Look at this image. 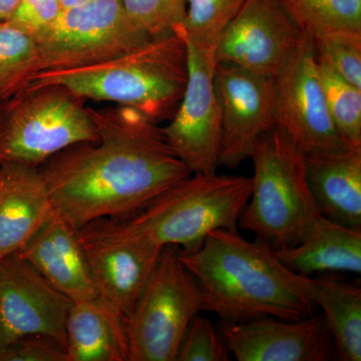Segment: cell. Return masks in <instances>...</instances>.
I'll return each instance as SVG.
<instances>
[{
	"instance_id": "obj_1",
	"label": "cell",
	"mask_w": 361,
	"mask_h": 361,
	"mask_svg": "<svg viewBox=\"0 0 361 361\" xmlns=\"http://www.w3.org/2000/svg\"><path fill=\"white\" fill-rule=\"evenodd\" d=\"M97 142L59 152L40 166L52 207L73 227L133 217L192 175L159 123L130 106L90 109Z\"/></svg>"
},
{
	"instance_id": "obj_2",
	"label": "cell",
	"mask_w": 361,
	"mask_h": 361,
	"mask_svg": "<svg viewBox=\"0 0 361 361\" xmlns=\"http://www.w3.org/2000/svg\"><path fill=\"white\" fill-rule=\"evenodd\" d=\"M179 256L200 287L202 310L220 323L296 320L313 313L308 276L288 269L272 249L237 229L213 230L196 249L179 248Z\"/></svg>"
},
{
	"instance_id": "obj_3",
	"label": "cell",
	"mask_w": 361,
	"mask_h": 361,
	"mask_svg": "<svg viewBox=\"0 0 361 361\" xmlns=\"http://www.w3.org/2000/svg\"><path fill=\"white\" fill-rule=\"evenodd\" d=\"M187 80L186 44L174 32L96 65L39 71L30 84L61 85L85 101L130 106L159 123L174 115Z\"/></svg>"
},
{
	"instance_id": "obj_4",
	"label": "cell",
	"mask_w": 361,
	"mask_h": 361,
	"mask_svg": "<svg viewBox=\"0 0 361 361\" xmlns=\"http://www.w3.org/2000/svg\"><path fill=\"white\" fill-rule=\"evenodd\" d=\"M251 192L252 179L244 176L192 174L133 217L116 222L126 234L160 248L193 250L209 232L238 228Z\"/></svg>"
},
{
	"instance_id": "obj_5",
	"label": "cell",
	"mask_w": 361,
	"mask_h": 361,
	"mask_svg": "<svg viewBox=\"0 0 361 361\" xmlns=\"http://www.w3.org/2000/svg\"><path fill=\"white\" fill-rule=\"evenodd\" d=\"M252 192L238 227L273 251L296 245L319 215L306 180L304 155L275 129L256 142Z\"/></svg>"
},
{
	"instance_id": "obj_6",
	"label": "cell",
	"mask_w": 361,
	"mask_h": 361,
	"mask_svg": "<svg viewBox=\"0 0 361 361\" xmlns=\"http://www.w3.org/2000/svg\"><path fill=\"white\" fill-rule=\"evenodd\" d=\"M97 140L85 99L61 85L32 82L2 106L0 163L39 168L63 149Z\"/></svg>"
},
{
	"instance_id": "obj_7",
	"label": "cell",
	"mask_w": 361,
	"mask_h": 361,
	"mask_svg": "<svg viewBox=\"0 0 361 361\" xmlns=\"http://www.w3.org/2000/svg\"><path fill=\"white\" fill-rule=\"evenodd\" d=\"M200 311L201 289L180 261L179 247H164L134 310L123 319L129 361H176L185 330Z\"/></svg>"
},
{
	"instance_id": "obj_8",
	"label": "cell",
	"mask_w": 361,
	"mask_h": 361,
	"mask_svg": "<svg viewBox=\"0 0 361 361\" xmlns=\"http://www.w3.org/2000/svg\"><path fill=\"white\" fill-rule=\"evenodd\" d=\"M35 39L37 73L96 65L152 39L132 23L121 0H87L63 8L58 20Z\"/></svg>"
},
{
	"instance_id": "obj_9",
	"label": "cell",
	"mask_w": 361,
	"mask_h": 361,
	"mask_svg": "<svg viewBox=\"0 0 361 361\" xmlns=\"http://www.w3.org/2000/svg\"><path fill=\"white\" fill-rule=\"evenodd\" d=\"M274 128L303 155L348 145L327 110L314 39L310 32H302L300 42L274 75Z\"/></svg>"
},
{
	"instance_id": "obj_10",
	"label": "cell",
	"mask_w": 361,
	"mask_h": 361,
	"mask_svg": "<svg viewBox=\"0 0 361 361\" xmlns=\"http://www.w3.org/2000/svg\"><path fill=\"white\" fill-rule=\"evenodd\" d=\"M185 44L186 87L170 123L161 130L171 149L192 174H214L220 167L221 147L220 106L214 82L217 61L214 54L186 40Z\"/></svg>"
},
{
	"instance_id": "obj_11",
	"label": "cell",
	"mask_w": 361,
	"mask_h": 361,
	"mask_svg": "<svg viewBox=\"0 0 361 361\" xmlns=\"http://www.w3.org/2000/svg\"><path fill=\"white\" fill-rule=\"evenodd\" d=\"M78 236L99 298L125 319L134 310L163 248L126 234L115 219L82 226Z\"/></svg>"
},
{
	"instance_id": "obj_12",
	"label": "cell",
	"mask_w": 361,
	"mask_h": 361,
	"mask_svg": "<svg viewBox=\"0 0 361 361\" xmlns=\"http://www.w3.org/2000/svg\"><path fill=\"white\" fill-rule=\"evenodd\" d=\"M73 303L18 254L2 259L0 351L35 334L51 337L66 348V320Z\"/></svg>"
},
{
	"instance_id": "obj_13",
	"label": "cell",
	"mask_w": 361,
	"mask_h": 361,
	"mask_svg": "<svg viewBox=\"0 0 361 361\" xmlns=\"http://www.w3.org/2000/svg\"><path fill=\"white\" fill-rule=\"evenodd\" d=\"M214 82L221 114L219 165L237 168L274 129V77L217 63Z\"/></svg>"
},
{
	"instance_id": "obj_14",
	"label": "cell",
	"mask_w": 361,
	"mask_h": 361,
	"mask_svg": "<svg viewBox=\"0 0 361 361\" xmlns=\"http://www.w3.org/2000/svg\"><path fill=\"white\" fill-rule=\"evenodd\" d=\"M302 32L279 0H245L221 33L216 61L274 77Z\"/></svg>"
},
{
	"instance_id": "obj_15",
	"label": "cell",
	"mask_w": 361,
	"mask_h": 361,
	"mask_svg": "<svg viewBox=\"0 0 361 361\" xmlns=\"http://www.w3.org/2000/svg\"><path fill=\"white\" fill-rule=\"evenodd\" d=\"M218 329L230 355L239 361H327L336 351L323 314L220 323Z\"/></svg>"
},
{
	"instance_id": "obj_16",
	"label": "cell",
	"mask_w": 361,
	"mask_h": 361,
	"mask_svg": "<svg viewBox=\"0 0 361 361\" xmlns=\"http://www.w3.org/2000/svg\"><path fill=\"white\" fill-rule=\"evenodd\" d=\"M16 254L73 302L99 297L78 229L54 207Z\"/></svg>"
},
{
	"instance_id": "obj_17",
	"label": "cell",
	"mask_w": 361,
	"mask_h": 361,
	"mask_svg": "<svg viewBox=\"0 0 361 361\" xmlns=\"http://www.w3.org/2000/svg\"><path fill=\"white\" fill-rule=\"evenodd\" d=\"M306 180L318 212L361 229V146L304 155Z\"/></svg>"
},
{
	"instance_id": "obj_18",
	"label": "cell",
	"mask_w": 361,
	"mask_h": 361,
	"mask_svg": "<svg viewBox=\"0 0 361 361\" xmlns=\"http://www.w3.org/2000/svg\"><path fill=\"white\" fill-rule=\"evenodd\" d=\"M52 209L39 169L4 161L0 165V261L18 253Z\"/></svg>"
},
{
	"instance_id": "obj_19",
	"label": "cell",
	"mask_w": 361,
	"mask_h": 361,
	"mask_svg": "<svg viewBox=\"0 0 361 361\" xmlns=\"http://www.w3.org/2000/svg\"><path fill=\"white\" fill-rule=\"evenodd\" d=\"M288 269L311 276L316 273L361 272V229L315 218L296 245L274 251Z\"/></svg>"
},
{
	"instance_id": "obj_20",
	"label": "cell",
	"mask_w": 361,
	"mask_h": 361,
	"mask_svg": "<svg viewBox=\"0 0 361 361\" xmlns=\"http://www.w3.org/2000/svg\"><path fill=\"white\" fill-rule=\"evenodd\" d=\"M66 341L68 361H129L123 318L99 297L73 303Z\"/></svg>"
},
{
	"instance_id": "obj_21",
	"label": "cell",
	"mask_w": 361,
	"mask_h": 361,
	"mask_svg": "<svg viewBox=\"0 0 361 361\" xmlns=\"http://www.w3.org/2000/svg\"><path fill=\"white\" fill-rule=\"evenodd\" d=\"M307 294L322 308L339 360H361V289L336 278L308 276Z\"/></svg>"
},
{
	"instance_id": "obj_22",
	"label": "cell",
	"mask_w": 361,
	"mask_h": 361,
	"mask_svg": "<svg viewBox=\"0 0 361 361\" xmlns=\"http://www.w3.org/2000/svg\"><path fill=\"white\" fill-rule=\"evenodd\" d=\"M39 71L35 37L9 20L0 21V102L25 90Z\"/></svg>"
},
{
	"instance_id": "obj_23",
	"label": "cell",
	"mask_w": 361,
	"mask_h": 361,
	"mask_svg": "<svg viewBox=\"0 0 361 361\" xmlns=\"http://www.w3.org/2000/svg\"><path fill=\"white\" fill-rule=\"evenodd\" d=\"M302 32H361V0H279Z\"/></svg>"
},
{
	"instance_id": "obj_24",
	"label": "cell",
	"mask_w": 361,
	"mask_h": 361,
	"mask_svg": "<svg viewBox=\"0 0 361 361\" xmlns=\"http://www.w3.org/2000/svg\"><path fill=\"white\" fill-rule=\"evenodd\" d=\"M244 2L245 0H186V16L174 32L215 56L221 33Z\"/></svg>"
},
{
	"instance_id": "obj_25",
	"label": "cell",
	"mask_w": 361,
	"mask_h": 361,
	"mask_svg": "<svg viewBox=\"0 0 361 361\" xmlns=\"http://www.w3.org/2000/svg\"><path fill=\"white\" fill-rule=\"evenodd\" d=\"M317 68L327 110L337 132L346 144L361 146V89L318 59Z\"/></svg>"
},
{
	"instance_id": "obj_26",
	"label": "cell",
	"mask_w": 361,
	"mask_h": 361,
	"mask_svg": "<svg viewBox=\"0 0 361 361\" xmlns=\"http://www.w3.org/2000/svg\"><path fill=\"white\" fill-rule=\"evenodd\" d=\"M313 39L317 59L361 89V32H329Z\"/></svg>"
},
{
	"instance_id": "obj_27",
	"label": "cell",
	"mask_w": 361,
	"mask_h": 361,
	"mask_svg": "<svg viewBox=\"0 0 361 361\" xmlns=\"http://www.w3.org/2000/svg\"><path fill=\"white\" fill-rule=\"evenodd\" d=\"M121 4L149 39L172 35L186 16V0H121Z\"/></svg>"
},
{
	"instance_id": "obj_28",
	"label": "cell",
	"mask_w": 361,
	"mask_h": 361,
	"mask_svg": "<svg viewBox=\"0 0 361 361\" xmlns=\"http://www.w3.org/2000/svg\"><path fill=\"white\" fill-rule=\"evenodd\" d=\"M227 360H230V351L219 329L203 316H195L180 339L176 361Z\"/></svg>"
},
{
	"instance_id": "obj_29",
	"label": "cell",
	"mask_w": 361,
	"mask_h": 361,
	"mask_svg": "<svg viewBox=\"0 0 361 361\" xmlns=\"http://www.w3.org/2000/svg\"><path fill=\"white\" fill-rule=\"evenodd\" d=\"M0 361H68L65 346L49 336H27L0 351Z\"/></svg>"
},
{
	"instance_id": "obj_30",
	"label": "cell",
	"mask_w": 361,
	"mask_h": 361,
	"mask_svg": "<svg viewBox=\"0 0 361 361\" xmlns=\"http://www.w3.org/2000/svg\"><path fill=\"white\" fill-rule=\"evenodd\" d=\"M63 9L59 0H20L9 20L35 37L58 20Z\"/></svg>"
},
{
	"instance_id": "obj_31",
	"label": "cell",
	"mask_w": 361,
	"mask_h": 361,
	"mask_svg": "<svg viewBox=\"0 0 361 361\" xmlns=\"http://www.w3.org/2000/svg\"><path fill=\"white\" fill-rule=\"evenodd\" d=\"M20 0H0V21L11 18Z\"/></svg>"
},
{
	"instance_id": "obj_32",
	"label": "cell",
	"mask_w": 361,
	"mask_h": 361,
	"mask_svg": "<svg viewBox=\"0 0 361 361\" xmlns=\"http://www.w3.org/2000/svg\"><path fill=\"white\" fill-rule=\"evenodd\" d=\"M59 1L63 8H71V7L80 6V4L87 2V0H59Z\"/></svg>"
},
{
	"instance_id": "obj_33",
	"label": "cell",
	"mask_w": 361,
	"mask_h": 361,
	"mask_svg": "<svg viewBox=\"0 0 361 361\" xmlns=\"http://www.w3.org/2000/svg\"><path fill=\"white\" fill-rule=\"evenodd\" d=\"M4 103H1V102H0V114H1L2 106H4Z\"/></svg>"
},
{
	"instance_id": "obj_34",
	"label": "cell",
	"mask_w": 361,
	"mask_h": 361,
	"mask_svg": "<svg viewBox=\"0 0 361 361\" xmlns=\"http://www.w3.org/2000/svg\"><path fill=\"white\" fill-rule=\"evenodd\" d=\"M0 165H1V163H0Z\"/></svg>"
}]
</instances>
